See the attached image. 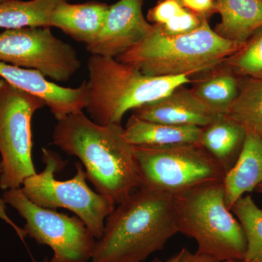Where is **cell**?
<instances>
[{"label": "cell", "instance_id": "1", "mask_svg": "<svg viewBox=\"0 0 262 262\" xmlns=\"http://www.w3.org/2000/svg\"><path fill=\"white\" fill-rule=\"evenodd\" d=\"M121 124L100 125L83 112L58 120L53 144L77 157L96 192L115 205L141 187L134 146L123 136Z\"/></svg>", "mask_w": 262, "mask_h": 262}, {"label": "cell", "instance_id": "2", "mask_svg": "<svg viewBox=\"0 0 262 262\" xmlns=\"http://www.w3.org/2000/svg\"><path fill=\"white\" fill-rule=\"evenodd\" d=\"M177 233L173 196L140 187L106 219L91 262H142Z\"/></svg>", "mask_w": 262, "mask_h": 262}, {"label": "cell", "instance_id": "3", "mask_svg": "<svg viewBox=\"0 0 262 262\" xmlns=\"http://www.w3.org/2000/svg\"><path fill=\"white\" fill-rule=\"evenodd\" d=\"M244 44L221 37L208 20L193 32L179 36L164 35L153 25L145 39L115 58L148 76H192L220 64Z\"/></svg>", "mask_w": 262, "mask_h": 262}, {"label": "cell", "instance_id": "4", "mask_svg": "<svg viewBox=\"0 0 262 262\" xmlns=\"http://www.w3.org/2000/svg\"><path fill=\"white\" fill-rule=\"evenodd\" d=\"M88 113L100 125L121 124L127 112L191 83V75L152 77L111 57L93 55L88 62Z\"/></svg>", "mask_w": 262, "mask_h": 262}, {"label": "cell", "instance_id": "5", "mask_svg": "<svg viewBox=\"0 0 262 262\" xmlns=\"http://www.w3.org/2000/svg\"><path fill=\"white\" fill-rule=\"evenodd\" d=\"M179 232L194 239L196 252L220 261H244L246 237L225 201L222 182L173 196Z\"/></svg>", "mask_w": 262, "mask_h": 262}, {"label": "cell", "instance_id": "6", "mask_svg": "<svg viewBox=\"0 0 262 262\" xmlns=\"http://www.w3.org/2000/svg\"><path fill=\"white\" fill-rule=\"evenodd\" d=\"M45 168L24 180L21 189L29 201L43 208H66L84 222L95 238L102 237L105 223L116 205L89 187L81 163H76V173L67 181L57 180L55 173L63 168V160L51 150L42 148Z\"/></svg>", "mask_w": 262, "mask_h": 262}, {"label": "cell", "instance_id": "7", "mask_svg": "<svg viewBox=\"0 0 262 262\" xmlns=\"http://www.w3.org/2000/svg\"><path fill=\"white\" fill-rule=\"evenodd\" d=\"M134 155L141 187L169 195L222 182L226 174L199 144L160 149L134 146Z\"/></svg>", "mask_w": 262, "mask_h": 262}, {"label": "cell", "instance_id": "8", "mask_svg": "<svg viewBox=\"0 0 262 262\" xmlns=\"http://www.w3.org/2000/svg\"><path fill=\"white\" fill-rule=\"evenodd\" d=\"M46 106L40 98L0 80V189L21 187L37 173L32 160V119Z\"/></svg>", "mask_w": 262, "mask_h": 262}, {"label": "cell", "instance_id": "9", "mask_svg": "<svg viewBox=\"0 0 262 262\" xmlns=\"http://www.w3.org/2000/svg\"><path fill=\"white\" fill-rule=\"evenodd\" d=\"M3 198L26 221L24 230L38 244L49 246L48 262H89L96 239L79 217L69 216L29 201L21 188L4 191Z\"/></svg>", "mask_w": 262, "mask_h": 262}, {"label": "cell", "instance_id": "10", "mask_svg": "<svg viewBox=\"0 0 262 262\" xmlns=\"http://www.w3.org/2000/svg\"><path fill=\"white\" fill-rule=\"evenodd\" d=\"M0 61L32 69L56 82H67L80 69L77 52L50 27H25L0 33Z\"/></svg>", "mask_w": 262, "mask_h": 262}, {"label": "cell", "instance_id": "11", "mask_svg": "<svg viewBox=\"0 0 262 262\" xmlns=\"http://www.w3.org/2000/svg\"><path fill=\"white\" fill-rule=\"evenodd\" d=\"M144 0H119L110 5L97 39L86 46L92 55L117 58L140 42L153 30L143 15Z\"/></svg>", "mask_w": 262, "mask_h": 262}, {"label": "cell", "instance_id": "12", "mask_svg": "<svg viewBox=\"0 0 262 262\" xmlns=\"http://www.w3.org/2000/svg\"><path fill=\"white\" fill-rule=\"evenodd\" d=\"M0 77L15 87L40 98L53 116L62 120L87 107V82L76 89L64 88L48 81L40 72L0 61Z\"/></svg>", "mask_w": 262, "mask_h": 262}, {"label": "cell", "instance_id": "13", "mask_svg": "<svg viewBox=\"0 0 262 262\" xmlns=\"http://www.w3.org/2000/svg\"><path fill=\"white\" fill-rule=\"evenodd\" d=\"M185 86H179L159 100L136 108L133 115L142 120L168 125L206 127L219 114Z\"/></svg>", "mask_w": 262, "mask_h": 262}, {"label": "cell", "instance_id": "14", "mask_svg": "<svg viewBox=\"0 0 262 262\" xmlns=\"http://www.w3.org/2000/svg\"><path fill=\"white\" fill-rule=\"evenodd\" d=\"M201 133L202 127L148 121L132 115L124 127L123 136L132 146L160 149L198 144Z\"/></svg>", "mask_w": 262, "mask_h": 262}, {"label": "cell", "instance_id": "15", "mask_svg": "<svg viewBox=\"0 0 262 262\" xmlns=\"http://www.w3.org/2000/svg\"><path fill=\"white\" fill-rule=\"evenodd\" d=\"M108 8L110 5L98 2L70 4L63 0L52 14L51 27L61 29L75 40L87 46L99 35Z\"/></svg>", "mask_w": 262, "mask_h": 262}, {"label": "cell", "instance_id": "16", "mask_svg": "<svg viewBox=\"0 0 262 262\" xmlns=\"http://www.w3.org/2000/svg\"><path fill=\"white\" fill-rule=\"evenodd\" d=\"M261 183L262 140L246 134L237 161L223 179L225 201L229 209L246 193L252 192Z\"/></svg>", "mask_w": 262, "mask_h": 262}, {"label": "cell", "instance_id": "17", "mask_svg": "<svg viewBox=\"0 0 262 262\" xmlns=\"http://www.w3.org/2000/svg\"><path fill=\"white\" fill-rule=\"evenodd\" d=\"M246 136V130L238 122L227 114H219L209 125L202 127L198 144L227 173L237 161Z\"/></svg>", "mask_w": 262, "mask_h": 262}, {"label": "cell", "instance_id": "18", "mask_svg": "<svg viewBox=\"0 0 262 262\" xmlns=\"http://www.w3.org/2000/svg\"><path fill=\"white\" fill-rule=\"evenodd\" d=\"M215 32L232 42L245 43L262 27V0H215Z\"/></svg>", "mask_w": 262, "mask_h": 262}, {"label": "cell", "instance_id": "19", "mask_svg": "<svg viewBox=\"0 0 262 262\" xmlns=\"http://www.w3.org/2000/svg\"><path fill=\"white\" fill-rule=\"evenodd\" d=\"M201 74L205 76L196 81L192 92L215 113H228L239 94V76L225 62Z\"/></svg>", "mask_w": 262, "mask_h": 262}, {"label": "cell", "instance_id": "20", "mask_svg": "<svg viewBox=\"0 0 262 262\" xmlns=\"http://www.w3.org/2000/svg\"><path fill=\"white\" fill-rule=\"evenodd\" d=\"M63 0H3L0 2V28L51 27L57 5Z\"/></svg>", "mask_w": 262, "mask_h": 262}, {"label": "cell", "instance_id": "21", "mask_svg": "<svg viewBox=\"0 0 262 262\" xmlns=\"http://www.w3.org/2000/svg\"><path fill=\"white\" fill-rule=\"evenodd\" d=\"M227 115L262 140V80L246 77Z\"/></svg>", "mask_w": 262, "mask_h": 262}, {"label": "cell", "instance_id": "22", "mask_svg": "<svg viewBox=\"0 0 262 262\" xmlns=\"http://www.w3.org/2000/svg\"><path fill=\"white\" fill-rule=\"evenodd\" d=\"M244 230L246 248L245 261L262 258V209L251 195L239 198L231 208Z\"/></svg>", "mask_w": 262, "mask_h": 262}, {"label": "cell", "instance_id": "23", "mask_svg": "<svg viewBox=\"0 0 262 262\" xmlns=\"http://www.w3.org/2000/svg\"><path fill=\"white\" fill-rule=\"evenodd\" d=\"M224 62L239 77L262 80V27Z\"/></svg>", "mask_w": 262, "mask_h": 262}, {"label": "cell", "instance_id": "24", "mask_svg": "<svg viewBox=\"0 0 262 262\" xmlns=\"http://www.w3.org/2000/svg\"><path fill=\"white\" fill-rule=\"evenodd\" d=\"M204 19L186 10L185 12L173 17L162 25H154L155 29L166 36H179L189 34L199 28Z\"/></svg>", "mask_w": 262, "mask_h": 262}, {"label": "cell", "instance_id": "25", "mask_svg": "<svg viewBox=\"0 0 262 262\" xmlns=\"http://www.w3.org/2000/svg\"><path fill=\"white\" fill-rule=\"evenodd\" d=\"M186 10L176 0H160L148 12L147 19L155 25H162Z\"/></svg>", "mask_w": 262, "mask_h": 262}, {"label": "cell", "instance_id": "26", "mask_svg": "<svg viewBox=\"0 0 262 262\" xmlns=\"http://www.w3.org/2000/svg\"><path fill=\"white\" fill-rule=\"evenodd\" d=\"M188 11L204 20L216 13L215 0H176Z\"/></svg>", "mask_w": 262, "mask_h": 262}, {"label": "cell", "instance_id": "27", "mask_svg": "<svg viewBox=\"0 0 262 262\" xmlns=\"http://www.w3.org/2000/svg\"><path fill=\"white\" fill-rule=\"evenodd\" d=\"M165 262H241L236 261H220L211 256L192 252L187 248H183L179 252L168 258Z\"/></svg>", "mask_w": 262, "mask_h": 262}, {"label": "cell", "instance_id": "28", "mask_svg": "<svg viewBox=\"0 0 262 262\" xmlns=\"http://www.w3.org/2000/svg\"><path fill=\"white\" fill-rule=\"evenodd\" d=\"M1 173L2 165L1 159H0V175H1ZM6 205V203H5L4 200H3V196H0V220H3L5 223L9 225L12 228L14 229L16 234H18V237L24 241V239L27 237L25 231H24V229L21 228V227H18V226L10 218L9 215L7 213Z\"/></svg>", "mask_w": 262, "mask_h": 262}, {"label": "cell", "instance_id": "29", "mask_svg": "<svg viewBox=\"0 0 262 262\" xmlns=\"http://www.w3.org/2000/svg\"><path fill=\"white\" fill-rule=\"evenodd\" d=\"M241 262H262V258H258V259L250 260V261H242Z\"/></svg>", "mask_w": 262, "mask_h": 262}, {"label": "cell", "instance_id": "30", "mask_svg": "<svg viewBox=\"0 0 262 262\" xmlns=\"http://www.w3.org/2000/svg\"><path fill=\"white\" fill-rule=\"evenodd\" d=\"M256 190H257L258 192L262 194V183L261 184H260L259 185H258V187H256Z\"/></svg>", "mask_w": 262, "mask_h": 262}, {"label": "cell", "instance_id": "31", "mask_svg": "<svg viewBox=\"0 0 262 262\" xmlns=\"http://www.w3.org/2000/svg\"><path fill=\"white\" fill-rule=\"evenodd\" d=\"M150 262H163V261H162L160 259V258H155V259H153L152 261H151Z\"/></svg>", "mask_w": 262, "mask_h": 262}, {"label": "cell", "instance_id": "32", "mask_svg": "<svg viewBox=\"0 0 262 262\" xmlns=\"http://www.w3.org/2000/svg\"><path fill=\"white\" fill-rule=\"evenodd\" d=\"M48 260H49V259H48V258H45L44 260H43V261L42 262H48Z\"/></svg>", "mask_w": 262, "mask_h": 262}]
</instances>
